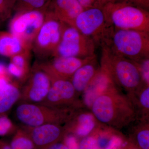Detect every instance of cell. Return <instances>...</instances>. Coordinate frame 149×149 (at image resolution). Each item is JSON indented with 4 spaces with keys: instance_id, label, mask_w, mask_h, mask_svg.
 I'll list each match as a JSON object with an SVG mask.
<instances>
[{
    "instance_id": "cell-1",
    "label": "cell",
    "mask_w": 149,
    "mask_h": 149,
    "mask_svg": "<svg viewBox=\"0 0 149 149\" xmlns=\"http://www.w3.org/2000/svg\"><path fill=\"white\" fill-rule=\"evenodd\" d=\"M90 108L100 123L118 131L138 119L133 103L115 84L98 96Z\"/></svg>"
},
{
    "instance_id": "cell-2",
    "label": "cell",
    "mask_w": 149,
    "mask_h": 149,
    "mask_svg": "<svg viewBox=\"0 0 149 149\" xmlns=\"http://www.w3.org/2000/svg\"><path fill=\"white\" fill-rule=\"evenodd\" d=\"M101 47L100 67L120 91H125L127 96L130 97L147 85L137 63L116 54L104 46Z\"/></svg>"
},
{
    "instance_id": "cell-3",
    "label": "cell",
    "mask_w": 149,
    "mask_h": 149,
    "mask_svg": "<svg viewBox=\"0 0 149 149\" xmlns=\"http://www.w3.org/2000/svg\"><path fill=\"white\" fill-rule=\"evenodd\" d=\"M100 46L118 55L139 61L149 58V33L109 26Z\"/></svg>"
},
{
    "instance_id": "cell-4",
    "label": "cell",
    "mask_w": 149,
    "mask_h": 149,
    "mask_svg": "<svg viewBox=\"0 0 149 149\" xmlns=\"http://www.w3.org/2000/svg\"><path fill=\"white\" fill-rule=\"evenodd\" d=\"M101 7L110 26L149 33L148 10L124 0L105 3Z\"/></svg>"
},
{
    "instance_id": "cell-5",
    "label": "cell",
    "mask_w": 149,
    "mask_h": 149,
    "mask_svg": "<svg viewBox=\"0 0 149 149\" xmlns=\"http://www.w3.org/2000/svg\"><path fill=\"white\" fill-rule=\"evenodd\" d=\"M58 108L40 104L19 102L14 111L15 120L23 128H32L47 123L64 124L69 121L75 110Z\"/></svg>"
},
{
    "instance_id": "cell-6",
    "label": "cell",
    "mask_w": 149,
    "mask_h": 149,
    "mask_svg": "<svg viewBox=\"0 0 149 149\" xmlns=\"http://www.w3.org/2000/svg\"><path fill=\"white\" fill-rule=\"evenodd\" d=\"M62 23L61 39L52 56L87 58L97 56V45L92 38L83 35L73 26Z\"/></svg>"
},
{
    "instance_id": "cell-7",
    "label": "cell",
    "mask_w": 149,
    "mask_h": 149,
    "mask_svg": "<svg viewBox=\"0 0 149 149\" xmlns=\"http://www.w3.org/2000/svg\"><path fill=\"white\" fill-rule=\"evenodd\" d=\"M62 28L61 22L52 13L46 11L44 23L32 43V49L37 58L52 56L60 42Z\"/></svg>"
},
{
    "instance_id": "cell-8",
    "label": "cell",
    "mask_w": 149,
    "mask_h": 149,
    "mask_svg": "<svg viewBox=\"0 0 149 149\" xmlns=\"http://www.w3.org/2000/svg\"><path fill=\"white\" fill-rule=\"evenodd\" d=\"M110 25L107 23L101 6L84 9L74 21V26L83 35L92 38L100 45Z\"/></svg>"
},
{
    "instance_id": "cell-9",
    "label": "cell",
    "mask_w": 149,
    "mask_h": 149,
    "mask_svg": "<svg viewBox=\"0 0 149 149\" xmlns=\"http://www.w3.org/2000/svg\"><path fill=\"white\" fill-rule=\"evenodd\" d=\"M45 12L32 10L17 14L9 24L10 32L32 49V43L45 21Z\"/></svg>"
},
{
    "instance_id": "cell-10",
    "label": "cell",
    "mask_w": 149,
    "mask_h": 149,
    "mask_svg": "<svg viewBox=\"0 0 149 149\" xmlns=\"http://www.w3.org/2000/svg\"><path fill=\"white\" fill-rule=\"evenodd\" d=\"M26 82L21 90L19 102L40 104L45 99L52 81L40 63H35L30 70Z\"/></svg>"
},
{
    "instance_id": "cell-11",
    "label": "cell",
    "mask_w": 149,
    "mask_h": 149,
    "mask_svg": "<svg viewBox=\"0 0 149 149\" xmlns=\"http://www.w3.org/2000/svg\"><path fill=\"white\" fill-rule=\"evenodd\" d=\"M50 88L45 100L40 104L58 108H79L82 103L77 99L76 91L70 80H51Z\"/></svg>"
},
{
    "instance_id": "cell-12",
    "label": "cell",
    "mask_w": 149,
    "mask_h": 149,
    "mask_svg": "<svg viewBox=\"0 0 149 149\" xmlns=\"http://www.w3.org/2000/svg\"><path fill=\"white\" fill-rule=\"evenodd\" d=\"M97 56L87 58L73 57H57L50 61L40 63L49 74L51 80L56 79L70 80L72 75L80 67L94 59Z\"/></svg>"
},
{
    "instance_id": "cell-13",
    "label": "cell",
    "mask_w": 149,
    "mask_h": 149,
    "mask_svg": "<svg viewBox=\"0 0 149 149\" xmlns=\"http://www.w3.org/2000/svg\"><path fill=\"white\" fill-rule=\"evenodd\" d=\"M21 128L27 132L38 149H45L62 141L67 134L65 125L57 123H47L32 128Z\"/></svg>"
},
{
    "instance_id": "cell-14",
    "label": "cell",
    "mask_w": 149,
    "mask_h": 149,
    "mask_svg": "<svg viewBox=\"0 0 149 149\" xmlns=\"http://www.w3.org/2000/svg\"><path fill=\"white\" fill-rule=\"evenodd\" d=\"M81 108L74 111L65 127L67 134L81 139L91 135L99 127L98 121L92 113L81 110Z\"/></svg>"
},
{
    "instance_id": "cell-15",
    "label": "cell",
    "mask_w": 149,
    "mask_h": 149,
    "mask_svg": "<svg viewBox=\"0 0 149 149\" xmlns=\"http://www.w3.org/2000/svg\"><path fill=\"white\" fill-rule=\"evenodd\" d=\"M84 10L77 0H52L46 11L53 14L61 22L73 27L76 17Z\"/></svg>"
},
{
    "instance_id": "cell-16",
    "label": "cell",
    "mask_w": 149,
    "mask_h": 149,
    "mask_svg": "<svg viewBox=\"0 0 149 149\" xmlns=\"http://www.w3.org/2000/svg\"><path fill=\"white\" fill-rule=\"evenodd\" d=\"M100 70L97 58L84 64L75 71L70 79L77 95L85 92Z\"/></svg>"
},
{
    "instance_id": "cell-17",
    "label": "cell",
    "mask_w": 149,
    "mask_h": 149,
    "mask_svg": "<svg viewBox=\"0 0 149 149\" xmlns=\"http://www.w3.org/2000/svg\"><path fill=\"white\" fill-rule=\"evenodd\" d=\"M103 129L99 127L93 132L99 149H120L128 140L118 130L109 127Z\"/></svg>"
},
{
    "instance_id": "cell-18",
    "label": "cell",
    "mask_w": 149,
    "mask_h": 149,
    "mask_svg": "<svg viewBox=\"0 0 149 149\" xmlns=\"http://www.w3.org/2000/svg\"><path fill=\"white\" fill-rule=\"evenodd\" d=\"M31 49L30 47L10 32H0V55L11 58Z\"/></svg>"
},
{
    "instance_id": "cell-19",
    "label": "cell",
    "mask_w": 149,
    "mask_h": 149,
    "mask_svg": "<svg viewBox=\"0 0 149 149\" xmlns=\"http://www.w3.org/2000/svg\"><path fill=\"white\" fill-rule=\"evenodd\" d=\"M21 90L16 83H8L0 90V114L8 111L19 100Z\"/></svg>"
},
{
    "instance_id": "cell-20",
    "label": "cell",
    "mask_w": 149,
    "mask_h": 149,
    "mask_svg": "<svg viewBox=\"0 0 149 149\" xmlns=\"http://www.w3.org/2000/svg\"><path fill=\"white\" fill-rule=\"evenodd\" d=\"M128 141L139 149H149V126L148 120H140V123L133 128Z\"/></svg>"
},
{
    "instance_id": "cell-21",
    "label": "cell",
    "mask_w": 149,
    "mask_h": 149,
    "mask_svg": "<svg viewBox=\"0 0 149 149\" xmlns=\"http://www.w3.org/2000/svg\"><path fill=\"white\" fill-rule=\"evenodd\" d=\"M52 0H16L14 10L17 13L32 10L45 12Z\"/></svg>"
},
{
    "instance_id": "cell-22",
    "label": "cell",
    "mask_w": 149,
    "mask_h": 149,
    "mask_svg": "<svg viewBox=\"0 0 149 149\" xmlns=\"http://www.w3.org/2000/svg\"><path fill=\"white\" fill-rule=\"evenodd\" d=\"M10 145L11 149H38L27 132L20 127L14 134Z\"/></svg>"
},
{
    "instance_id": "cell-23",
    "label": "cell",
    "mask_w": 149,
    "mask_h": 149,
    "mask_svg": "<svg viewBox=\"0 0 149 149\" xmlns=\"http://www.w3.org/2000/svg\"><path fill=\"white\" fill-rule=\"evenodd\" d=\"M30 56V51L18 54L11 57V62L29 75L31 70L29 65Z\"/></svg>"
},
{
    "instance_id": "cell-24",
    "label": "cell",
    "mask_w": 149,
    "mask_h": 149,
    "mask_svg": "<svg viewBox=\"0 0 149 149\" xmlns=\"http://www.w3.org/2000/svg\"><path fill=\"white\" fill-rule=\"evenodd\" d=\"M18 128L8 116H0V136H5L16 132Z\"/></svg>"
},
{
    "instance_id": "cell-25",
    "label": "cell",
    "mask_w": 149,
    "mask_h": 149,
    "mask_svg": "<svg viewBox=\"0 0 149 149\" xmlns=\"http://www.w3.org/2000/svg\"><path fill=\"white\" fill-rule=\"evenodd\" d=\"M16 0H0V18L5 20L10 16Z\"/></svg>"
},
{
    "instance_id": "cell-26",
    "label": "cell",
    "mask_w": 149,
    "mask_h": 149,
    "mask_svg": "<svg viewBox=\"0 0 149 149\" xmlns=\"http://www.w3.org/2000/svg\"><path fill=\"white\" fill-rule=\"evenodd\" d=\"M7 70L9 74L21 81H25L27 80L29 75H27L11 62L7 67Z\"/></svg>"
},
{
    "instance_id": "cell-27",
    "label": "cell",
    "mask_w": 149,
    "mask_h": 149,
    "mask_svg": "<svg viewBox=\"0 0 149 149\" xmlns=\"http://www.w3.org/2000/svg\"><path fill=\"white\" fill-rule=\"evenodd\" d=\"M95 135L93 133L91 135L81 139L78 142L79 149H90L97 146Z\"/></svg>"
},
{
    "instance_id": "cell-28",
    "label": "cell",
    "mask_w": 149,
    "mask_h": 149,
    "mask_svg": "<svg viewBox=\"0 0 149 149\" xmlns=\"http://www.w3.org/2000/svg\"><path fill=\"white\" fill-rule=\"evenodd\" d=\"M136 62L139 65L144 83L146 85H149V58Z\"/></svg>"
},
{
    "instance_id": "cell-29",
    "label": "cell",
    "mask_w": 149,
    "mask_h": 149,
    "mask_svg": "<svg viewBox=\"0 0 149 149\" xmlns=\"http://www.w3.org/2000/svg\"><path fill=\"white\" fill-rule=\"evenodd\" d=\"M63 142L68 149H79L77 139L71 134H67L65 136Z\"/></svg>"
},
{
    "instance_id": "cell-30",
    "label": "cell",
    "mask_w": 149,
    "mask_h": 149,
    "mask_svg": "<svg viewBox=\"0 0 149 149\" xmlns=\"http://www.w3.org/2000/svg\"><path fill=\"white\" fill-rule=\"evenodd\" d=\"M84 9L95 6H101L102 0H77Z\"/></svg>"
},
{
    "instance_id": "cell-31",
    "label": "cell",
    "mask_w": 149,
    "mask_h": 149,
    "mask_svg": "<svg viewBox=\"0 0 149 149\" xmlns=\"http://www.w3.org/2000/svg\"><path fill=\"white\" fill-rule=\"evenodd\" d=\"M138 6L148 10L149 0H124Z\"/></svg>"
},
{
    "instance_id": "cell-32",
    "label": "cell",
    "mask_w": 149,
    "mask_h": 149,
    "mask_svg": "<svg viewBox=\"0 0 149 149\" xmlns=\"http://www.w3.org/2000/svg\"><path fill=\"white\" fill-rule=\"evenodd\" d=\"M8 75L5 63L3 62L0 61V78L8 77Z\"/></svg>"
},
{
    "instance_id": "cell-33",
    "label": "cell",
    "mask_w": 149,
    "mask_h": 149,
    "mask_svg": "<svg viewBox=\"0 0 149 149\" xmlns=\"http://www.w3.org/2000/svg\"><path fill=\"white\" fill-rule=\"evenodd\" d=\"M45 149H68L63 141L58 142Z\"/></svg>"
},
{
    "instance_id": "cell-34",
    "label": "cell",
    "mask_w": 149,
    "mask_h": 149,
    "mask_svg": "<svg viewBox=\"0 0 149 149\" xmlns=\"http://www.w3.org/2000/svg\"><path fill=\"white\" fill-rule=\"evenodd\" d=\"M120 149H139L133 143L127 140V142Z\"/></svg>"
},
{
    "instance_id": "cell-35",
    "label": "cell",
    "mask_w": 149,
    "mask_h": 149,
    "mask_svg": "<svg viewBox=\"0 0 149 149\" xmlns=\"http://www.w3.org/2000/svg\"><path fill=\"white\" fill-rule=\"evenodd\" d=\"M0 149H11L10 145L7 142L0 140Z\"/></svg>"
},
{
    "instance_id": "cell-36",
    "label": "cell",
    "mask_w": 149,
    "mask_h": 149,
    "mask_svg": "<svg viewBox=\"0 0 149 149\" xmlns=\"http://www.w3.org/2000/svg\"><path fill=\"white\" fill-rule=\"evenodd\" d=\"M116 1V0H102L101 6H102L105 3L115 1Z\"/></svg>"
},
{
    "instance_id": "cell-37",
    "label": "cell",
    "mask_w": 149,
    "mask_h": 149,
    "mask_svg": "<svg viewBox=\"0 0 149 149\" xmlns=\"http://www.w3.org/2000/svg\"><path fill=\"white\" fill-rule=\"evenodd\" d=\"M2 21H3V20H2V19H1V18H0V23H1V22Z\"/></svg>"
},
{
    "instance_id": "cell-38",
    "label": "cell",
    "mask_w": 149,
    "mask_h": 149,
    "mask_svg": "<svg viewBox=\"0 0 149 149\" xmlns=\"http://www.w3.org/2000/svg\"></svg>"
}]
</instances>
